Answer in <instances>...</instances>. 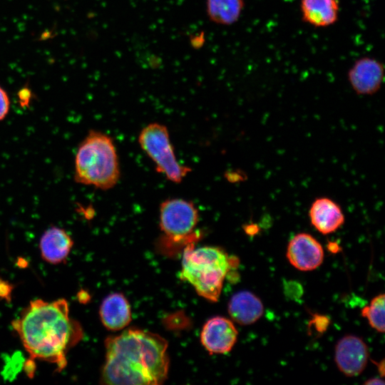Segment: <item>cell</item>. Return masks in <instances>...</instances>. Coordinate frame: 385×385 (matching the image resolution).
<instances>
[{"mask_svg": "<svg viewBox=\"0 0 385 385\" xmlns=\"http://www.w3.org/2000/svg\"><path fill=\"white\" fill-rule=\"evenodd\" d=\"M101 382L110 385H156L168 377V342L161 336L128 329L105 341Z\"/></svg>", "mask_w": 385, "mask_h": 385, "instance_id": "6da1fadb", "label": "cell"}, {"mask_svg": "<svg viewBox=\"0 0 385 385\" xmlns=\"http://www.w3.org/2000/svg\"><path fill=\"white\" fill-rule=\"evenodd\" d=\"M32 359L55 364L58 371L67 364L66 354L83 338L81 324L69 317L67 301H31L12 323Z\"/></svg>", "mask_w": 385, "mask_h": 385, "instance_id": "7a4b0ae2", "label": "cell"}, {"mask_svg": "<svg viewBox=\"0 0 385 385\" xmlns=\"http://www.w3.org/2000/svg\"><path fill=\"white\" fill-rule=\"evenodd\" d=\"M119 178V162L113 140L106 133L91 130L76 153L74 180L108 190L117 184Z\"/></svg>", "mask_w": 385, "mask_h": 385, "instance_id": "3957f363", "label": "cell"}, {"mask_svg": "<svg viewBox=\"0 0 385 385\" xmlns=\"http://www.w3.org/2000/svg\"><path fill=\"white\" fill-rule=\"evenodd\" d=\"M237 265V259L213 246L186 247L182 258L180 279L190 283L202 297L218 300L228 272Z\"/></svg>", "mask_w": 385, "mask_h": 385, "instance_id": "277c9868", "label": "cell"}, {"mask_svg": "<svg viewBox=\"0 0 385 385\" xmlns=\"http://www.w3.org/2000/svg\"><path fill=\"white\" fill-rule=\"evenodd\" d=\"M141 149L154 163L156 170L168 180L180 183L191 171L180 164L175 155L167 128L158 123L144 127L138 137Z\"/></svg>", "mask_w": 385, "mask_h": 385, "instance_id": "5b68a950", "label": "cell"}, {"mask_svg": "<svg viewBox=\"0 0 385 385\" xmlns=\"http://www.w3.org/2000/svg\"><path fill=\"white\" fill-rule=\"evenodd\" d=\"M160 227L165 236L174 242L190 238L198 222L195 205L182 198H170L160 206Z\"/></svg>", "mask_w": 385, "mask_h": 385, "instance_id": "8992f818", "label": "cell"}, {"mask_svg": "<svg viewBox=\"0 0 385 385\" xmlns=\"http://www.w3.org/2000/svg\"><path fill=\"white\" fill-rule=\"evenodd\" d=\"M369 358L366 344L357 336L346 335L336 344L335 363L339 370L346 376L360 375L365 369Z\"/></svg>", "mask_w": 385, "mask_h": 385, "instance_id": "52a82bcc", "label": "cell"}, {"mask_svg": "<svg viewBox=\"0 0 385 385\" xmlns=\"http://www.w3.org/2000/svg\"><path fill=\"white\" fill-rule=\"evenodd\" d=\"M347 79L356 93L374 94L380 89L384 79V64L372 57L359 58L349 68Z\"/></svg>", "mask_w": 385, "mask_h": 385, "instance_id": "ba28073f", "label": "cell"}, {"mask_svg": "<svg viewBox=\"0 0 385 385\" xmlns=\"http://www.w3.org/2000/svg\"><path fill=\"white\" fill-rule=\"evenodd\" d=\"M287 258L297 270H314L323 262L324 252L322 245L308 233H298L289 242Z\"/></svg>", "mask_w": 385, "mask_h": 385, "instance_id": "9c48e42d", "label": "cell"}, {"mask_svg": "<svg viewBox=\"0 0 385 385\" xmlns=\"http://www.w3.org/2000/svg\"><path fill=\"white\" fill-rule=\"evenodd\" d=\"M238 332L230 319L214 317L202 327L200 342L211 354H226L232 350L237 339Z\"/></svg>", "mask_w": 385, "mask_h": 385, "instance_id": "30bf717a", "label": "cell"}, {"mask_svg": "<svg viewBox=\"0 0 385 385\" xmlns=\"http://www.w3.org/2000/svg\"><path fill=\"white\" fill-rule=\"evenodd\" d=\"M309 217L312 225L323 235L334 232L344 222L340 206L327 197H319L312 202Z\"/></svg>", "mask_w": 385, "mask_h": 385, "instance_id": "8fae6325", "label": "cell"}, {"mask_svg": "<svg viewBox=\"0 0 385 385\" xmlns=\"http://www.w3.org/2000/svg\"><path fill=\"white\" fill-rule=\"evenodd\" d=\"M73 245L71 237L65 230L57 226H51L46 230L39 241L42 258L53 265L65 261Z\"/></svg>", "mask_w": 385, "mask_h": 385, "instance_id": "7c38bea8", "label": "cell"}, {"mask_svg": "<svg viewBox=\"0 0 385 385\" xmlns=\"http://www.w3.org/2000/svg\"><path fill=\"white\" fill-rule=\"evenodd\" d=\"M103 326L111 331L126 327L131 321V309L126 297L121 293L108 294L102 301L99 309Z\"/></svg>", "mask_w": 385, "mask_h": 385, "instance_id": "4fadbf2b", "label": "cell"}, {"mask_svg": "<svg viewBox=\"0 0 385 385\" xmlns=\"http://www.w3.org/2000/svg\"><path fill=\"white\" fill-rule=\"evenodd\" d=\"M227 309L232 321L241 325L254 324L264 312L261 299L246 290L240 291L231 297Z\"/></svg>", "mask_w": 385, "mask_h": 385, "instance_id": "5bb4252c", "label": "cell"}, {"mask_svg": "<svg viewBox=\"0 0 385 385\" xmlns=\"http://www.w3.org/2000/svg\"><path fill=\"white\" fill-rule=\"evenodd\" d=\"M302 19L305 23L324 28L334 24L339 12L338 0H301Z\"/></svg>", "mask_w": 385, "mask_h": 385, "instance_id": "9a60e30c", "label": "cell"}, {"mask_svg": "<svg viewBox=\"0 0 385 385\" xmlns=\"http://www.w3.org/2000/svg\"><path fill=\"white\" fill-rule=\"evenodd\" d=\"M245 8L244 0H206L209 20L215 24L230 26L236 23Z\"/></svg>", "mask_w": 385, "mask_h": 385, "instance_id": "2e32d148", "label": "cell"}, {"mask_svg": "<svg viewBox=\"0 0 385 385\" xmlns=\"http://www.w3.org/2000/svg\"><path fill=\"white\" fill-rule=\"evenodd\" d=\"M384 302V294H379L371 299L369 305L361 310V316L367 319L373 329L380 333H384L385 329Z\"/></svg>", "mask_w": 385, "mask_h": 385, "instance_id": "e0dca14e", "label": "cell"}, {"mask_svg": "<svg viewBox=\"0 0 385 385\" xmlns=\"http://www.w3.org/2000/svg\"><path fill=\"white\" fill-rule=\"evenodd\" d=\"M10 109V100L6 91L0 86V121L8 115Z\"/></svg>", "mask_w": 385, "mask_h": 385, "instance_id": "ac0fdd59", "label": "cell"}, {"mask_svg": "<svg viewBox=\"0 0 385 385\" xmlns=\"http://www.w3.org/2000/svg\"><path fill=\"white\" fill-rule=\"evenodd\" d=\"M364 384H384V381L379 379V378H374V379H370L369 380L366 381Z\"/></svg>", "mask_w": 385, "mask_h": 385, "instance_id": "d6986e66", "label": "cell"}]
</instances>
